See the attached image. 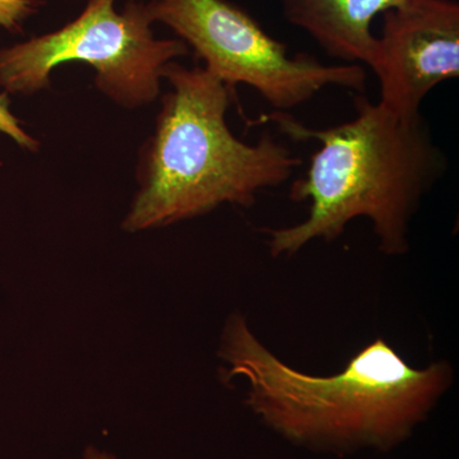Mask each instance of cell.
I'll return each instance as SVG.
<instances>
[{"mask_svg":"<svg viewBox=\"0 0 459 459\" xmlns=\"http://www.w3.org/2000/svg\"><path fill=\"white\" fill-rule=\"evenodd\" d=\"M355 110L350 122L322 129L282 111L255 122L273 124L291 140L320 144L290 195L292 201L309 202L307 219L265 230L273 258L294 256L312 241L331 243L356 219L371 223L383 255L409 252L411 223L422 199L446 174V153L421 115L400 117L364 95L356 96Z\"/></svg>","mask_w":459,"mask_h":459,"instance_id":"obj_2","label":"cell"},{"mask_svg":"<svg viewBox=\"0 0 459 459\" xmlns=\"http://www.w3.org/2000/svg\"><path fill=\"white\" fill-rule=\"evenodd\" d=\"M226 379L243 380L246 403L265 427L296 446L327 452L389 451L429 418L455 382L446 361L409 364L385 338L332 376L298 370L231 314L220 341Z\"/></svg>","mask_w":459,"mask_h":459,"instance_id":"obj_1","label":"cell"},{"mask_svg":"<svg viewBox=\"0 0 459 459\" xmlns=\"http://www.w3.org/2000/svg\"><path fill=\"white\" fill-rule=\"evenodd\" d=\"M407 0H280L287 22L303 30L329 56L374 65L377 39L371 23Z\"/></svg>","mask_w":459,"mask_h":459,"instance_id":"obj_7","label":"cell"},{"mask_svg":"<svg viewBox=\"0 0 459 459\" xmlns=\"http://www.w3.org/2000/svg\"><path fill=\"white\" fill-rule=\"evenodd\" d=\"M162 78L171 91L141 150L126 231L164 228L222 204L252 207L258 193L285 184L303 162L268 133L255 144L235 137L226 120L235 89L204 66L171 62Z\"/></svg>","mask_w":459,"mask_h":459,"instance_id":"obj_3","label":"cell"},{"mask_svg":"<svg viewBox=\"0 0 459 459\" xmlns=\"http://www.w3.org/2000/svg\"><path fill=\"white\" fill-rule=\"evenodd\" d=\"M84 459H115L113 455L105 451H100V449L95 448V446H90L84 451L83 455Z\"/></svg>","mask_w":459,"mask_h":459,"instance_id":"obj_10","label":"cell"},{"mask_svg":"<svg viewBox=\"0 0 459 459\" xmlns=\"http://www.w3.org/2000/svg\"><path fill=\"white\" fill-rule=\"evenodd\" d=\"M146 9L152 23L172 30L208 72L231 89L252 87L274 111L287 113L327 87L367 89L364 66L290 56L285 44L229 0H150Z\"/></svg>","mask_w":459,"mask_h":459,"instance_id":"obj_5","label":"cell"},{"mask_svg":"<svg viewBox=\"0 0 459 459\" xmlns=\"http://www.w3.org/2000/svg\"><path fill=\"white\" fill-rule=\"evenodd\" d=\"M0 133L8 135L18 146L30 152H38L40 141L30 135L22 126V122L12 113L8 93H0Z\"/></svg>","mask_w":459,"mask_h":459,"instance_id":"obj_9","label":"cell"},{"mask_svg":"<svg viewBox=\"0 0 459 459\" xmlns=\"http://www.w3.org/2000/svg\"><path fill=\"white\" fill-rule=\"evenodd\" d=\"M44 7V0H0V29L21 33L27 21Z\"/></svg>","mask_w":459,"mask_h":459,"instance_id":"obj_8","label":"cell"},{"mask_svg":"<svg viewBox=\"0 0 459 459\" xmlns=\"http://www.w3.org/2000/svg\"><path fill=\"white\" fill-rule=\"evenodd\" d=\"M89 0L80 16L56 31L0 49V87L11 95L49 89L54 69L86 63L95 69V86L119 107L152 104L161 91L166 65L188 56L179 39H157L146 3Z\"/></svg>","mask_w":459,"mask_h":459,"instance_id":"obj_4","label":"cell"},{"mask_svg":"<svg viewBox=\"0 0 459 459\" xmlns=\"http://www.w3.org/2000/svg\"><path fill=\"white\" fill-rule=\"evenodd\" d=\"M377 39L379 102L400 117H419L435 87L458 78L457 0H407L383 13Z\"/></svg>","mask_w":459,"mask_h":459,"instance_id":"obj_6","label":"cell"}]
</instances>
